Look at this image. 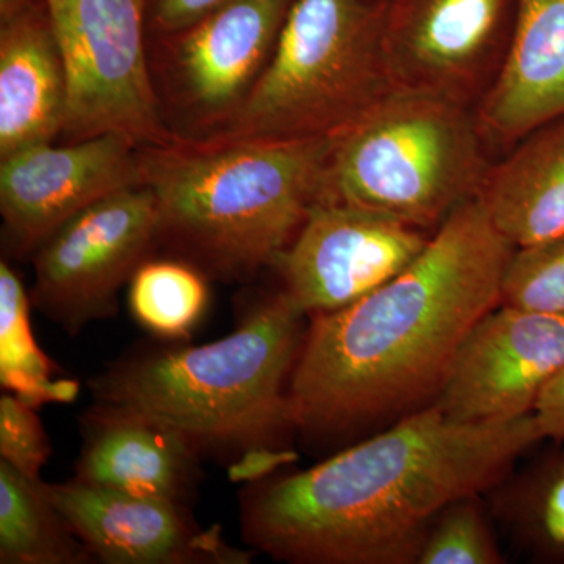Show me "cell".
Wrapping results in <instances>:
<instances>
[{"label": "cell", "mask_w": 564, "mask_h": 564, "mask_svg": "<svg viewBox=\"0 0 564 564\" xmlns=\"http://www.w3.org/2000/svg\"><path fill=\"white\" fill-rule=\"evenodd\" d=\"M547 440L536 415L462 423L437 404L310 469L248 484L245 543L296 564L417 563L441 514Z\"/></svg>", "instance_id": "1"}, {"label": "cell", "mask_w": 564, "mask_h": 564, "mask_svg": "<svg viewBox=\"0 0 564 564\" xmlns=\"http://www.w3.org/2000/svg\"><path fill=\"white\" fill-rule=\"evenodd\" d=\"M514 250L470 199L402 273L344 310L313 315L289 383L296 433L343 436L437 397L469 334L500 306Z\"/></svg>", "instance_id": "2"}, {"label": "cell", "mask_w": 564, "mask_h": 564, "mask_svg": "<svg viewBox=\"0 0 564 564\" xmlns=\"http://www.w3.org/2000/svg\"><path fill=\"white\" fill-rule=\"evenodd\" d=\"M302 311L284 292L262 300L229 336L204 345L137 347L88 381L95 402L151 415L203 456L254 484L299 459L289 383L303 343Z\"/></svg>", "instance_id": "3"}, {"label": "cell", "mask_w": 564, "mask_h": 564, "mask_svg": "<svg viewBox=\"0 0 564 564\" xmlns=\"http://www.w3.org/2000/svg\"><path fill=\"white\" fill-rule=\"evenodd\" d=\"M329 140L140 148L159 248L209 280L247 281L274 267L325 202Z\"/></svg>", "instance_id": "4"}, {"label": "cell", "mask_w": 564, "mask_h": 564, "mask_svg": "<svg viewBox=\"0 0 564 564\" xmlns=\"http://www.w3.org/2000/svg\"><path fill=\"white\" fill-rule=\"evenodd\" d=\"M380 0H295L269 66L203 147L329 140L395 91ZM188 143V141H184Z\"/></svg>", "instance_id": "5"}, {"label": "cell", "mask_w": 564, "mask_h": 564, "mask_svg": "<svg viewBox=\"0 0 564 564\" xmlns=\"http://www.w3.org/2000/svg\"><path fill=\"white\" fill-rule=\"evenodd\" d=\"M475 110L399 90L329 139L325 202L436 231L491 170Z\"/></svg>", "instance_id": "6"}, {"label": "cell", "mask_w": 564, "mask_h": 564, "mask_svg": "<svg viewBox=\"0 0 564 564\" xmlns=\"http://www.w3.org/2000/svg\"><path fill=\"white\" fill-rule=\"evenodd\" d=\"M295 0H231L180 31L148 36L152 88L176 141H202L242 109Z\"/></svg>", "instance_id": "7"}, {"label": "cell", "mask_w": 564, "mask_h": 564, "mask_svg": "<svg viewBox=\"0 0 564 564\" xmlns=\"http://www.w3.org/2000/svg\"><path fill=\"white\" fill-rule=\"evenodd\" d=\"M68 74L65 143L118 133L139 148L176 143L152 88L147 0H46Z\"/></svg>", "instance_id": "8"}, {"label": "cell", "mask_w": 564, "mask_h": 564, "mask_svg": "<svg viewBox=\"0 0 564 564\" xmlns=\"http://www.w3.org/2000/svg\"><path fill=\"white\" fill-rule=\"evenodd\" d=\"M158 204L147 185L93 204L32 256V306L70 336L109 321L121 289L158 250Z\"/></svg>", "instance_id": "9"}, {"label": "cell", "mask_w": 564, "mask_h": 564, "mask_svg": "<svg viewBox=\"0 0 564 564\" xmlns=\"http://www.w3.org/2000/svg\"><path fill=\"white\" fill-rule=\"evenodd\" d=\"M518 0H389L384 51L399 90L475 110L499 77Z\"/></svg>", "instance_id": "10"}, {"label": "cell", "mask_w": 564, "mask_h": 564, "mask_svg": "<svg viewBox=\"0 0 564 564\" xmlns=\"http://www.w3.org/2000/svg\"><path fill=\"white\" fill-rule=\"evenodd\" d=\"M432 234L388 215L352 206L318 204L273 269L304 315L334 313L359 302L403 272Z\"/></svg>", "instance_id": "11"}, {"label": "cell", "mask_w": 564, "mask_h": 564, "mask_svg": "<svg viewBox=\"0 0 564 564\" xmlns=\"http://www.w3.org/2000/svg\"><path fill=\"white\" fill-rule=\"evenodd\" d=\"M140 148L118 133L35 144L0 161L2 240L17 259L35 254L65 223L107 196L139 187Z\"/></svg>", "instance_id": "12"}, {"label": "cell", "mask_w": 564, "mask_h": 564, "mask_svg": "<svg viewBox=\"0 0 564 564\" xmlns=\"http://www.w3.org/2000/svg\"><path fill=\"white\" fill-rule=\"evenodd\" d=\"M563 367L564 315L500 304L463 344L434 404L456 422L516 421Z\"/></svg>", "instance_id": "13"}, {"label": "cell", "mask_w": 564, "mask_h": 564, "mask_svg": "<svg viewBox=\"0 0 564 564\" xmlns=\"http://www.w3.org/2000/svg\"><path fill=\"white\" fill-rule=\"evenodd\" d=\"M95 558L107 564H248L252 552L232 547L220 525L204 529L191 507L115 491L70 478L44 484Z\"/></svg>", "instance_id": "14"}, {"label": "cell", "mask_w": 564, "mask_h": 564, "mask_svg": "<svg viewBox=\"0 0 564 564\" xmlns=\"http://www.w3.org/2000/svg\"><path fill=\"white\" fill-rule=\"evenodd\" d=\"M202 458L199 448L169 423L95 402L82 417L74 478L191 507L203 478Z\"/></svg>", "instance_id": "15"}, {"label": "cell", "mask_w": 564, "mask_h": 564, "mask_svg": "<svg viewBox=\"0 0 564 564\" xmlns=\"http://www.w3.org/2000/svg\"><path fill=\"white\" fill-rule=\"evenodd\" d=\"M475 115L489 147L507 151L564 117V0H518L502 69Z\"/></svg>", "instance_id": "16"}, {"label": "cell", "mask_w": 564, "mask_h": 564, "mask_svg": "<svg viewBox=\"0 0 564 564\" xmlns=\"http://www.w3.org/2000/svg\"><path fill=\"white\" fill-rule=\"evenodd\" d=\"M68 74L47 6L0 24V161L61 139Z\"/></svg>", "instance_id": "17"}, {"label": "cell", "mask_w": 564, "mask_h": 564, "mask_svg": "<svg viewBox=\"0 0 564 564\" xmlns=\"http://www.w3.org/2000/svg\"><path fill=\"white\" fill-rule=\"evenodd\" d=\"M477 198L516 248L564 234V117L534 129L492 163Z\"/></svg>", "instance_id": "18"}, {"label": "cell", "mask_w": 564, "mask_h": 564, "mask_svg": "<svg viewBox=\"0 0 564 564\" xmlns=\"http://www.w3.org/2000/svg\"><path fill=\"white\" fill-rule=\"evenodd\" d=\"M93 558L44 492L43 480L0 459V563L87 564Z\"/></svg>", "instance_id": "19"}, {"label": "cell", "mask_w": 564, "mask_h": 564, "mask_svg": "<svg viewBox=\"0 0 564 564\" xmlns=\"http://www.w3.org/2000/svg\"><path fill=\"white\" fill-rule=\"evenodd\" d=\"M31 293L6 258L0 261V386L39 408L73 403L80 383L41 350L31 325Z\"/></svg>", "instance_id": "20"}, {"label": "cell", "mask_w": 564, "mask_h": 564, "mask_svg": "<svg viewBox=\"0 0 564 564\" xmlns=\"http://www.w3.org/2000/svg\"><path fill=\"white\" fill-rule=\"evenodd\" d=\"M209 281L181 259L150 258L129 282L133 318L159 340H187L209 306Z\"/></svg>", "instance_id": "21"}, {"label": "cell", "mask_w": 564, "mask_h": 564, "mask_svg": "<svg viewBox=\"0 0 564 564\" xmlns=\"http://www.w3.org/2000/svg\"><path fill=\"white\" fill-rule=\"evenodd\" d=\"M500 304L564 315V234L516 248L505 272Z\"/></svg>", "instance_id": "22"}, {"label": "cell", "mask_w": 564, "mask_h": 564, "mask_svg": "<svg viewBox=\"0 0 564 564\" xmlns=\"http://www.w3.org/2000/svg\"><path fill=\"white\" fill-rule=\"evenodd\" d=\"M419 564H499V547L473 499L462 500L441 514L426 536Z\"/></svg>", "instance_id": "23"}, {"label": "cell", "mask_w": 564, "mask_h": 564, "mask_svg": "<svg viewBox=\"0 0 564 564\" xmlns=\"http://www.w3.org/2000/svg\"><path fill=\"white\" fill-rule=\"evenodd\" d=\"M51 452L50 437L36 408L13 393H3L0 399V459L28 477L40 478Z\"/></svg>", "instance_id": "24"}, {"label": "cell", "mask_w": 564, "mask_h": 564, "mask_svg": "<svg viewBox=\"0 0 564 564\" xmlns=\"http://www.w3.org/2000/svg\"><path fill=\"white\" fill-rule=\"evenodd\" d=\"M532 525L545 554L564 560V454L555 456L538 480Z\"/></svg>", "instance_id": "25"}, {"label": "cell", "mask_w": 564, "mask_h": 564, "mask_svg": "<svg viewBox=\"0 0 564 564\" xmlns=\"http://www.w3.org/2000/svg\"><path fill=\"white\" fill-rule=\"evenodd\" d=\"M231 0H147L148 36L180 31Z\"/></svg>", "instance_id": "26"}, {"label": "cell", "mask_w": 564, "mask_h": 564, "mask_svg": "<svg viewBox=\"0 0 564 564\" xmlns=\"http://www.w3.org/2000/svg\"><path fill=\"white\" fill-rule=\"evenodd\" d=\"M534 415L547 440L564 441V367L541 392Z\"/></svg>", "instance_id": "27"}, {"label": "cell", "mask_w": 564, "mask_h": 564, "mask_svg": "<svg viewBox=\"0 0 564 564\" xmlns=\"http://www.w3.org/2000/svg\"><path fill=\"white\" fill-rule=\"evenodd\" d=\"M44 6L46 0H0V24Z\"/></svg>", "instance_id": "28"}, {"label": "cell", "mask_w": 564, "mask_h": 564, "mask_svg": "<svg viewBox=\"0 0 564 564\" xmlns=\"http://www.w3.org/2000/svg\"><path fill=\"white\" fill-rule=\"evenodd\" d=\"M380 2L388 3V2H389V0H380Z\"/></svg>", "instance_id": "29"}]
</instances>
